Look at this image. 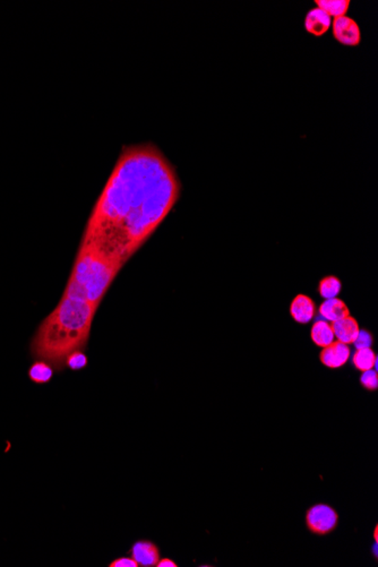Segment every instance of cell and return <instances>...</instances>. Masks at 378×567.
<instances>
[{
  "mask_svg": "<svg viewBox=\"0 0 378 567\" xmlns=\"http://www.w3.org/2000/svg\"><path fill=\"white\" fill-rule=\"evenodd\" d=\"M181 189L173 166L158 147H125L92 209L80 243L125 265L166 220Z\"/></svg>",
  "mask_w": 378,
  "mask_h": 567,
  "instance_id": "1",
  "label": "cell"
},
{
  "mask_svg": "<svg viewBox=\"0 0 378 567\" xmlns=\"http://www.w3.org/2000/svg\"><path fill=\"white\" fill-rule=\"evenodd\" d=\"M98 308L61 295L57 307L43 319L32 339L33 358L49 362L56 370H63L67 355L86 347Z\"/></svg>",
  "mask_w": 378,
  "mask_h": 567,
  "instance_id": "2",
  "label": "cell"
},
{
  "mask_svg": "<svg viewBox=\"0 0 378 567\" xmlns=\"http://www.w3.org/2000/svg\"><path fill=\"white\" fill-rule=\"evenodd\" d=\"M123 264L92 245L80 243L63 297L100 306Z\"/></svg>",
  "mask_w": 378,
  "mask_h": 567,
  "instance_id": "3",
  "label": "cell"
},
{
  "mask_svg": "<svg viewBox=\"0 0 378 567\" xmlns=\"http://www.w3.org/2000/svg\"><path fill=\"white\" fill-rule=\"evenodd\" d=\"M339 516L333 507L327 504H316L306 513V525L312 533L325 536L336 530Z\"/></svg>",
  "mask_w": 378,
  "mask_h": 567,
  "instance_id": "4",
  "label": "cell"
},
{
  "mask_svg": "<svg viewBox=\"0 0 378 567\" xmlns=\"http://www.w3.org/2000/svg\"><path fill=\"white\" fill-rule=\"evenodd\" d=\"M333 37L343 46L357 47L361 42V31L358 24L347 15L332 20Z\"/></svg>",
  "mask_w": 378,
  "mask_h": 567,
  "instance_id": "5",
  "label": "cell"
},
{
  "mask_svg": "<svg viewBox=\"0 0 378 567\" xmlns=\"http://www.w3.org/2000/svg\"><path fill=\"white\" fill-rule=\"evenodd\" d=\"M351 357V350L348 344L334 341L327 347L323 348L319 359L322 364L331 370H338L347 364Z\"/></svg>",
  "mask_w": 378,
  "mask_h": 567,
  "instance_id": "6",
  "label": "cell"
},
{
  "mask_svg": "<svg viewBox=\"0 0 378 567\" xmlns=\"http://www.w3.org/2000/svg\"><path fill=\"white\" fill-rule=\"evenodd\" d=\"M289 310L290 315L295 323L305 325L314 319L317 308H316L315 301L312 300L310 297L304 293H299L291 301Z\"/></svg>",
  "mask_w": 378,
  "mask_h": 567,
  "instance_id": "7",
  "label": "cell"
},
{
  "mask_svg": "<svg viewBox=\"0 0 378 567\" xmlns=\"http://www.w3.org/2000/svg\"><path fill=\"white\" fill-rule=\"evenodd\" d=\"M130 556L138 561V566L153 567L158 564L160 551L153 542L140 540L133 544Z\"/></svg>",
  "mask_w": 378,
  "mask_h": 567,
  "instance_id": "8",
  "label": "cell"
},
{
  "mask_svg": "<svg viewBox=\"0 0 378 567\" xmlns=\"http://www.w3.org/2000/svg\"><path fill=\"white\" fill-rule=\"evenodd\" d=\"M305 30L315 37H323L327 35L332 25V18L321 8L315 7L307 13L305 18Z\"/></svg>",
  "mask_w": 378,
  "mask_h": 567,
  "instance_id": "9",
  "label": "cell"
},
{
  "mask_svg": "<svg viewBox=\"0 0 378 567\" xmlns=\"http://www.w3.org/2000/svg\"><path fill=\"white\" fill-rule=\"evenodd\" d=\"M331 324H332L336 341L348 344V346L353 344L355 339L358 336L359 332H360L358 322L355 321V318L351 315L341 318V319Z\"/></svg>",
  "mask_w": 378,
  "mask_h": 567,
  "instance_id": "10",
  "label": "cell"
},
{
  "mask_svg": "<svg viewBox=\"0 0 378 567\" xmlns=\"http://www.w3.org/2000/svg\"><path fill=\"white\" fill-rule=\"evenodd\" d=\"M318 314L323 318L324 321L334 323V322L339 321L341 318L349 316L350 310L347 304L342 299L336 297V298L324 300L319 308H318Z\"/></svg>",
  "mask_w": 378,
  "mask_h": 567,
  "instance_id": "11",
  "label": "cell"
},
{
  "mask_svg": "<svg viewBox=\"0 0 378 567\" xmlns=\"http://www.w3.org/2000/svg\"><path fill=\"white\" fill-rule=\"evenodd\" d=\"M310 338L315 346L325 348L336 341V336L333 332L332 324L324 319H318L312 324L310 329Z\"/></svg>",
  "mask_w": 378,
  "mask_h": 567,
  "instance_id": "12",
  "label": "cell"
},
{
  "mask_svg": "<svg viewBox=\"0 0 378 567\" xmlns=\"http://www.w3.org/2000/svg\"><path fill=\"white\" fill-rule=\"evenodd\" d=\"M54 377V368L49 362L44 360L35 361L29 370L30 381L35 384H48Z\"/></svg>",
  "mask_w": 378,
  "mask_h": 567,
  "instance_id": "13",
  "label": "cell"
},
{
  "mask_svg": "<svg viewBox=\"0 0 378 567\" xmlns=\"http://www.w3.org/2000/svg\"><path fill=\"white\" fill-rule=\"evenodd\" d=\"M353 365L355 370L364 372L366 370H374L377 366V355L372 348H364V349H357L353 355Z\"/></svg>",
  "mask_w": 378,
  "mask_h": 567,
  "instance_id": "14",
  "label": "cell"
},
{
  "mask_svg": "<svg viewBox=\"0 0 378 567\" xmlns=\"http://www.w3.org/2000/svg\"><path fill=\"white\" fill-rule=\"evenodd\" d=\"M316 7L327 13L331 18H341L347 15L350 0H316Z\"/></svg>",
  "mask_w": 378,
  "mask_h": 567,
  "instance_id": "15",
  "label": "cell"
},
{
  "mask_svg": "<svg viewBox=\"0 0 378 567\" xmlns=\"http://www.w3.org/2000/svg\"><path fill=\"white\" fill-rule=\"evenodd\" d=\"M342 289V282L336 275H327L318 284V293L324 300L338 297Z\"/></svg>",
  "mask_w": 378,
  "mask_h": 567,
  "instance_id": "16",
  "label": "cell"
},
{
  "mask_svg": "<svg viewBox=\"0 0 378 567\" xmlns=\"http://www.w3.org/2000/svg\"><path fill=\"white\" fill-rule=\"evenodd\" d=\"M87 362H89L87 357L83 353V350H75L67 355L65 367H68L69 370H80L87 366Z\"/></svg>",
  "mask_w": 378,
  "mask_h": 567,
  "instance_id": "17",
  "label": "cell"
},
{
  "mask_svg": "<svg viewBox=\"0 0 378 567\" xmlns=\"http://www.w3.org/2000/svg\"><path fill=\"white\" fill-rule=\"evenodd\" d=\"M361 386L367 391H376L378 387V375L375 370H366L360 376Z\"/></svg>",
  "mask_w": 378,
  "mask_h": 567,
  "instance_id": "18",
  "label": "cell"
},
{
  "mask_svg": "<svg viewBox=\"0 0 378 567\" xmlns=\"http://www.w3.org/2000/svg\"><path fill=\"white\" fill-rule=\"evenodd\" d=\"M355 349H364V348H372V336L366 329H360L358 336L353 342Z\"/></svg>",
  "mask_w": 378,
  "mask_h": 567,
  "instance_id": "19",
  "label": "cell"
},
{
  "mask_svg": "<svg viewBox=\"0 0 378 567\" xmlns=\"http://www.w3.org/2000/svg\"><path fill=\"white\" fill-rule=\"evenodd\" d=\"M109 567H138V561H135L133 557H121V559H115L111 561Z\"/></svg>",
  "mask_w": 378,
  "mask_h": 567,
  "instance_id": "20",
  "label": "cell"
},
{
  "mask_svg": "<svg viewBox=\"0 0 378 567\" xmlns=\"http://www.w3.org/2000/svg\"><path fill=\"white\" fill-rule=\"evenodd\" d=\"M157 567H178L177 563L170 559H159L158 564L155 565Z\"/></svg>",
  "mask_w": 378,
  "mask_h": 567,
  "instance_id": "21",
  "label": "cell"
},
{
  "mask_svg": "<svg viewBox=\"0 0 378 567\" xmlns=\"http://www.w3.org/2000/svg\"><path fill=\"white\" fill-rule=\"evenodd\" d=\"M377 532H378V527L377 525H376L375 530H374V539H375L376 542H377L378 540Z\"/></svg>",
  "mask_w": 378,
  "mask_h": 567,
  "instance_id": "22",
  "label": "cell"
},
{
  "mask_svg": "<svg viewBox=\"0 0 378 567\" xmlns=\"http://www.w3.org/2000/svg\"><path fill=\"white\" fill-rule=\"evenodd\" d=\"M374 554H375V556L377 555V542H376L375 547H374Z\"/></svg>",
  "mask_w": 378,
  "mask_h": 567,
  "instance_id": "23",
  "label": "cell"
}]
</instances>
